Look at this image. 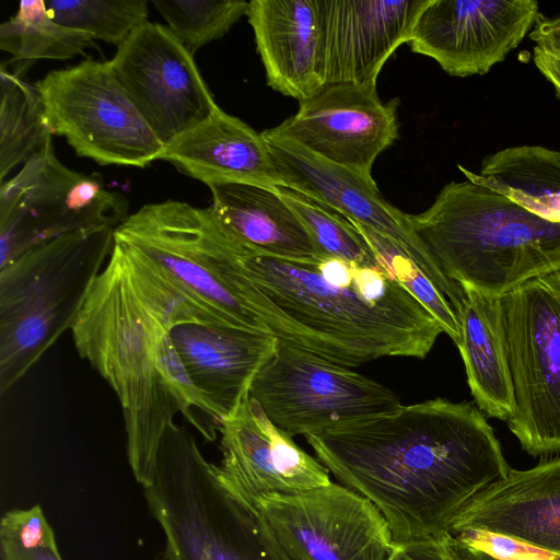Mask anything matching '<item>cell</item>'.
<instances>
[{"instance_id": "e575fe53", "label": "cell", "mask_w": 560, "mask_h": 560, "mask_svg": "<svg viewBox=\"0 0 560 560\" xmlns=\"http://www.w3.org/2000/svg\"><path fill=\"white\" fill-rule=\"evenodd\" d=\"M528 36L535 46L560 58V15L548 18L539 14Z\"/></svg>"}, {"instance_id": "4fadbf2b", "label": "cell", "mask_w": 560, "mask_h": 560, "mask_svg": "<svg viewBox=\"0 0 560 560\" xmlns=\"http://www.w3.org/2000/svg\"><path fill=\"white\" fill-rule=\"evenodd\" d=\"M280 180L393 241L451 300L462 316L466 292L446 277L417 236L409 214L380 192L375 180L320 159L293 141L261 132Z\"/></svg>"}, {"instance_id": "cb8c5ba5", "label": "cell", "mask_w": 560, "mask_h": 560, "mask_svg": "<svg viewBox=\"0 0 560 560\" xmlns=\"http://www.w3.org/2000/svg\"><path fill=\"white\" fill-rule=\"evenodd\" d=\"M457 166L466 179L560 224V151L536 144L513 145L487 155L478 173Z\"/></svg>"}, {"instance_id": "7402d4cb", "label": "cell", "mask_w": 560, "mask_h": 560, "mask_svg": "<svg viewBox=\"0 0 560 560\" xmlns=\"http://www.w3.org/2000/svg\"><path fill=\"white\" fill-rule=\"evenodd\" d=\"M208 187L215 219L243 247L301 264L327 258L275 187L237 182Z\"/></svg>"}, {"instance_id": "9a60e30c", "label": "cell", "mask_w": 560, "mask_h": 560, "mask_svg": "<svg viewBox=\"0 0 560 560\" xmlns=\"http://www.w3.org/2000/svg\"><path fill=\"white\" fill-rule=\"evenodd\" d=\"M398 103L397 98L383 103L376 89L324 84L299 102L294 115L267 131L373 179L376 158L398 137Z\"/></svg>"}, {"instance_id": "7a4b0ae2", "label": "cell", "mask_w": 560, "mask_h": 560, "mask_svg": "<svg viewBox=\"0 0 560 560\" xmlns=\"http://www.w3.org/2000/svg\"><path fill=\"white\" fill-rule=\"evenodd\" d=\"M269 334L345 366L383 357L423 359L443 332L384 268L336 258L301 264L244 248Z\"/></svg>"}, {"instance_id": "8fae6325", "label": "cell", "mask_w": 560, "mask_h": 560, "mask_svg": "<svg viewBox=\"0 0 560 560\" xmlns=\"http://www.w3.org/2000/svg\"><path fill=\"white\" fill-rule=\"evenodd\" d=\"M256 509L291 560H392L398 547L378 509L339 483L268 494Z\"/></svg>"}, {"instance_id": "3957f363", "label": "cell", "mask_w": 560, "mask_h": 560, "mask_svg": "<svg viewBox=\"0 0 560 560\" xmlns=\"http://www.w3.org/2000/svg\"><path fill=\"white\" fill-rule=\"evenodd\" d=\"M71 332L78 354L118 398L127 459L144 488L153 481L160 441L174 416L188 421L207 406L170 331L135 294L114 247Z\"/></svg>"}, {"instance_id": "603a6c76", "label": "cell", "mask_w": 560, "mask_h": 560, "mask_svg": "<svg viewBox=\"0 0 560 560\" xmlns=\"http://www.w3.org/2000/svg\"><path fill=\"white\" fill-rule=\"evenodd\" d=\"M459 349L470 393L487 416L508 421L515 399L502 325L501 299L464 287Z\"/></svg>"}, {"instance_id": "277c9868", "label": "cell", "mask_w": 560, "mask_h": 560, "mask_svg": "<svg viewBox=\"0 0 560 560\" xmlns=\"http://www.w3.org/2000/svg\"><path fill=\"white\" fill-rule=\"evenodd\" d=\"M409 219L441 271L481 294L501 299L560 269L559 223L469 179L446 184Z\"/></svg>"}, {"instance_id": "d6986e66", "label": "cell", "mask_w": 560, "mask_h": 560, "mask_svg": "<svg viewBox=\"0 0 560 560\" xmlns=\"http://www.w3.org/2000/svg\"><path fill=\"white\" fill-rule=\"evenodd\" d=\"M172 340L200 397L220 422L249 396L252 382L279 339L235 326L183 324Z\"/></svg>"}, {"instance_id": "9c48e42d", "label": "cell", "mask_w": 560, "mask_h": 560, "mask_svg": "<svg viewBox=\"0 0 560 560\" xmlns=\"http://www.w3.org/2000/svg\"><path fill=\"white\" fill-rule=\"evenodd\" d=\"M49 130L74 152L102 165L145 167L159 140L115 77L109 61L88 58L36 82Z\"/></svg>"}, {"instance_id": "836d02e7", "label": "cell", "mask_w": 560, "mask_h": 560, "mask_svg": "<svg viewBox=\"0 0 560 560\" xmlns=\"http://www.w3.org/2000/svg\"><path fill=\"white\" fill-rule=\"evenodd\" d=\"M392 560H460L451 536L445 533L440 537L400 544Z\"/></svg>"}, {"instance_id": "5bb4252c", "label": "cell", "mask_w": 560, "mask_h": 560, "mask_svg": "<svg viewBox=\"0 0 560 560\" xmlns=\"http://www.w3.org/2000/svg\"><path fill=\"white\" fill-rule=\"evenodd\" d=\"M539 14L535 0H425L408 45L448 75H482L522 43Z\"/></svg>"}, {"instance_id": "4316f807", "label": "cell", "mask_w": 560, "mask_h": 560, "mask_svg": "<svg viewBox=\"0 0 560 560\" xmlns=\"http://www.w3.org/2000/svg\"><path fill=\"white\" fill-rule=\"evenodd\" d=\"M93 40L90 34L56 22L45 0L21 1L16 14L0 25V48L16 60L70 59Z\"/></svg>"}, {"instance_id": "30bf717a", "label": "cell", "mask_w": 560, "mask_h": 560, "mask_svg": "<svg viewBox=\"0 0 560 560\" xmlns=\"http://www.w3.org/2000/svg\"><path fill=\"white\" fill-rule=\"evenodd\" d=\"M249 396L291 436H306L401 406L386 386L280 340L254 377Z\"/></svg>"}, {"instance_id": "2e32d148", "label": "cell", "mask_w": 560, "mask_h": 560, "mask_svg": "<svg viewBox=\"0 0 560 560\" xmlns=\"http://www.w3.org/2000/svg\"><path fill=\"white\" fill-rule=\"evenodd\" d=\"M220 432L218 478L248 506L256 509L268 494L294 493L331 482L328 469L273 424L252 396L221 421Z\"/></svg>"}, {"instance_id": "f1b7e54d", "label": "cell", "mask_w": 560, "mask_h": 560, "mask_svg": "<svg viewBox=\"0 0 560 560\" xmlns=\"http://www.w3.org/2000/svg\"><path fill=\"white\" fill-rule=\"evenodd\" d=\"M58 23L119 47L148 20L147 0H45Z\"/></svg>"}, {"instance_id": "ba28073f", "label": "cell", "mask_w": 560, "mask_h": 560, "mask_svg": "<svg viewBox=\"0 0 560 560\" xmlns=\"http://www.w3.org/2000/svg\"><path fill=\"white\" fill-rule=\"evenodd\" d=\"M128 202L100 174L75 172L56 156L52 139L0 186V268L27 250L81 230L115 226Z\"/></svg>"}, {"instance_id": "6da1fadb", "label": "cell", "mask_w": 560, "mask_h": 560, "mask_svg": "<svg viewBox=\"0 0 560 560\" xmlns=\"http://www.w3.org/2000/svg\"><path fill=\"white\" fill-rule=\"evenodd\" d=\"M317 459L369 499L396 544L440 537L511 469L475 404L435 398L306 435Z\"/></svg>"}, {"instance_id": "484cf974", "label": "cell", "mask_w": 560, "mask_h": 560, "mask_svg": "<svg viewBox=\"0 0 560 560\" xmlns=\"http://www.w3.org/2000/svg\"><path fill=\"white\" fill-rule=\"evenodd\" d=\"M114 248L135 294L168 331L183 324L240 327L124 245Z\"/></svg>"}, {"instance_id": "8d00e7d4", "label": "cell", "mask_w": 560, "mask_h": 560, "mask_svg": "<svg viewBox=\"0 0 560 560\" xmlns=\"http://www.w3.org/2000/svg\"><path fill=\"white\" fill-rule=\"evenodd\" d=\"M451 538H452V536H451ZM452 541L454 544V547H455L460 560H498L494 557H492L483 551L463 546V545L456 542L453 538H452Z\"/></svg>"}, {"instance_id": "e0dca14e", "label": "cell", "mask_w": 560, "mask_h": 560, "mask_svg": "<svg viewBox=\"0 0 560 560\" xmlns=\"http://www.w3.org/2000/svg\"><path fill=\"white\" fill-rule=\"evenodd\" d=\"M425 0H318L322 84L376 89L378 74L409 42Z\"/></svg>"}, {"instance_id": "d4e9b609", "label": "cell", "mask_w": 560, "mask_h": 560, "mask_svg": "<svg viewBox=\"0 0 560 560\" xmlns=\"http://www.w3.org/2000/svg\"><path fill=\"white\" fill-rule=\"evenodd\" d=\"M52 139L36 85L0 70V179L25 163Z\"/></svg>"}, {"instance_id": "5b68a950", "label": "cell", "mask_w": 560, "mask_h": 560, "mask_svg": "<svg viewBox=\"0 0 560 560\" xmlns=\"http://www.w3.org/2000/svg\"><path fill=\"white\" fill-rule=\"evenodd\" d=\"M115 226L43 243L0 268V394L71 329L115 244Z\"/></svg>"}, {"instance_id": "8992f818", "label": "cell", "mask_w": 560, "mask_h": 560, "mask_svg": "<svg viewBox=\"0 0 560 560\" xmlns=\"http://www.w3.org/2000/svg\"><path fill=\"white\" fill-rule=\"evenodd\" d=\"M114 237L237 326L270 335L242 298L245 247L210 207L177 200L148 203L129 214Z\"/></svg>"}, {"instance_id": "d590c367", "label": "cell", "mask_w": 560, "mask_h": 560, "mask_svg": "<svg viewBox=\"0 0 560 560\" xmlns=\"http://www.w3.org/2000/svg\"><path fill=\"white\" fill-rule=\"evenodd\" d=\"M533 61L542 77L552 85L557 97L560 98V58L535 46Z\"/></svg>"}, {"instance_id": "1f68e13d", "label": "cell", "mask_w": 560, "mask_h": 560, "mask_svg": "<svg viewBox=\"0 0 560 560\" xmlns=\"http://www.w3.org/2000/svg\"><path fill=\"white\" fill-rule=\"evenodd\" d=\"M0 560H62L43 509H13L0 522Z\"/></svg>"}, {"instance_id": "7c38bea8", "label": "cell", "mask_w": 560, "mask_h": 560, "mask_svg": "<svg viewBox=\"0 0 560 560\" xmlns=\"http://www.w3.org/2000/svg\"><path fill=\"white\" fill-rule=\"evenodd\" d=\"M109 65L164 145L219 106L194 55L161 23L147 21L140 25L117 47Z\"/></svg>"}, {"instance_id": "ac0fdd59", "label": "cell", "mask_w": 560, "mask_h": 560, "mask_svg": "<svg viewBox=\"0 0 560 560\" xmlns=\"http://www.w3.org/2000/svg\"><path fill=\"white\" fill-rule=\"evenodd\" d=\"M475 528L560 553V454L510 471L474 495L447 533Z\"/></svg>"}, {"instance_id": "f546056e", "label": "cell", "mask_w": 560, "mask_h": 560, "mask_svg": "<svg viewBox=\"0 0 560 560\" xmlns=\"http://www.w3.org/2000/svg\"><path fill=\"white\" fill-rule=\"evenodd\" d=\"M352 222L369 243L380 266L432 314L443 332L457 346L462 338V322L451 300L393 241Z\"/></svg>"}, {"instance_id": "52a82bcc", "label": "cell", "mask_w": 560, "mask_h": 560, "mask_svg": "<svg viewBox=\"0 0 560 560\" xmlns=\"http://www.w3.org/2000/svg\"><path fill=\"white\" fill-rule=\"evenodd\" d=\"M515 410L508 420L523 451L560 454V269L501 298Z\"/></svg>"}, {"instance_id": "83f0119b", "label": "cell", "mask_w": 560, "mask_h": 560, "mask_svg": "<svg viewBox=\"0 0 560 560\" xmlns=\"http://www.w3.org/2000/svg\"><path fill=\"white\" fill-rule=\"evenodd\" d=\"M275 189L299 217L325 257L362 267L380 266L369 243L351 220L298 190L285 186H276Z\"/></svg>"}, {"instance_id": "4dcf8cb0", "label": "cell", "mask_w": 560, "mask_h": 560, "mask_svg": "<svg viewBox=\"0 0 560 560\" xmlns=\"http://www.w3.org/2000/svg\"><path fill=\"white\" fill-rule=\"evenodd\" d=\"M167 27L194 55L210 42L223 37L247 14L244 0H152Z\"/></svg>"}, {"instance_id": "44dd1931", "label": "cell", "mask_w": 560, "mask_h": 560, "mask_svg": "<svg viewBox=\"0 0 560 560\" xmlns=\"http://www.w3.org/2000/svg\"><path fill=\"white\" fill-rule=\"evenodd\" d=\"M159 160L207 186L229 182L280 186L262 135L220 106L164 145Z\"/></svg>"}, {"instance_id": "d6a6232c", "label": "cell", "mask_w": 560, "mask_h": 560, "mask_svg": "<svg viewBox=\"0 0 560 560\" xmlns=\"http://www.w3.org/2000/svg\"><path fill=\"white\" fill-rule=\"evenodd\" d=\"M447 534L456 542L483 551L498 560H560V553L481 529L468 528Z\"/></svg>"}, {"instance_id": "ffe728a7", "label": "cell", "mask_w": 560, "mask_h": 560, "mask_svg": "<svg viewBox=\"0 0 560 560\" xmlns=\"http://www.w3.org/2000/svg\"><path fill=\"white\" fill-rule=\"evenodd\" d=\"M246 16L268 85L299 102L312 96L323 85L318 0H252Z\"/></svg>"}]
</instances>
